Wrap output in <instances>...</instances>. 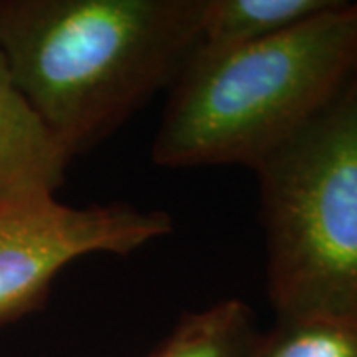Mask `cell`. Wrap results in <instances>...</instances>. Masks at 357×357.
Masks as SVG:
<instances>
[{"label": "cell", "mask_w": 357, "mask_h": 357, "mask_svg": "<svg viewBox=\"0 0 357 357\" xmlns=\"http://www.w3.org/2000/svg\"><path fill=\"white\" fill-rule=\"evenodd\" d=\"M357 72V2L232 50L195 48L169 88L151 157L159 167L255 169Z\"/></svg>", "instance_id": "cell-2"}, {"label": "cell", "mask_w": 357, "mask_h": 357, "mask_svg": "<svg viewBox=\"0 0 357 357\" xmlns=\"http://www.w3.org/2000/svg\"><path fill=\"white\" fill-rule=\"evenodd\" d=\"M337 0H203L201 50H232L276 36Z\"/></svg>", "instance_id": "cell-6"}, {"label": "cell", "mask_w": 357, "mask_h": 357, "mask_svg": "<svg viewBox=\"0 0 357 357\" xmlns=\"http://www.w3.org/2000/svg\"><path fill=\"white\" fill-rule=\"evenodd\" d=\"M0 50V208L56 199L72 163Z\"/></svg>", "instance_id": "cell-5"}, {"label": "cell", "mask_w": 357, "mask_h": 357, "mask_svg": "<svg viewBox=\"0 0 357 357\" xmlns=\"http://www.w3.org/2000/svg\"><path fill=\"white\" fill-rule=\"evenodd\" d=\"M173 230L165 211L56 199L0 208V328L44 306L56 276L88 255H131Z\"/></svg>", "instance_id": "cell-4"}, {"label": "cell", "mask_w": 357, "mask_h": 357, "mask_svg": "<svg viewBox=\"0 0 357 357\" xmlns=\"http://www.w3.org/2000/svg\"><path fill=\"white\" fill-rule=\"evenodd\" d=\"M201 14L203 0H0V50L76 157L173 86Z\"/></svg>", "instance_id": "cell-1"}, {"label": "cell", "mask_w": 357, "mask_h": 357, "mask_svg": "<svg viewBox=\"0 0 357 357\" xmlns=\"http://www.w3.org/2000/svg\"><path fill=\"white\" fill-rule=\"evenodd\" d=\"M252 171L274 316L357 306V72Z\"/></svg>", "instance_id": "cell-3"}, {"label": "cell", "mask_w": 357, "mask_h": 357, "mask_svg": "<svg viewBox=\"0 0 357 357\" xmlns=\"http://www.w3.org/2000/svg\"><path fill=\"white\" fill-rule=\"evenodd\" d=\"M255 316L238 298L185 312L145 357H244L255 335Z\"/></svg>", "instance_id": "cell-8"}, {"label": "cell", "mask_w": 357, "mask_h": 357, "mask_svg": "<svg viewBox=\"0 0 357 357\" xmlns=\"http://www.w3.org/2000/svg\"><path fill=\"white\" fill-rule=\"evenodd\" d=\"M244 357H357V306L276 318Z\"/></svg>", "instance_id": "cell-7"}]
</instances>
